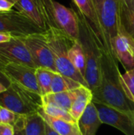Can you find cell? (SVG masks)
<instances>
[{"label":"cell","instance_id":"obj_1","mask_svg":"<svg viewBox=\"0 0 134 135\" xmlns=\"http://www.w3.org/2000/svg\"><path fill=\"white\" fill-rule=\"evenodd\" d=\"M118 60L111 49L102 46L100 82L93 93L92 101L111 107L133 116L134 104L126 95L122 83Z\"/></svg>","mask_w":134,"mask_h":135},{"label":"cell","instance_id":"obj_2","mask_svg":"<svg viewBox=\"0 0 134 135\" xmlns=\"http://www.w3.org/2000/svg\"><path fill=\"white\" fill-rule=\"evenodd\" d=\"M79 21V41L82 45L86 59V70L85 79L92 90L95 93L100 86V69L102 56V43L89 21L83 16L77 8L72 3Z\"/></svg>","mask_w":134,"mask_h":135},{"label":"cell","instance_id":"obj_3","mask_svg":"<svg viewBox=\"0 0 134 135\" xmlns=\"http://www.w3.org/2000/svg\"><path fill=\"white\" fill-rule=\"evenodd\" d=\"M44 33L53 54L57 72L62 75L70 78L88 88L85 78L73 66L69 58V50L74 41L65 32L53 27L49 28Z\"/></svg>","mask_w":134,"mask_h":135},{"label":"cell","instance_id":"obj_4","mask_svg":"<svg viewBox=\"0 0 134 135\" xmlns=\"http://www.w3.org/2000/svg\"><path fill=\"white\" fill-rule=\"evenodd\" d=\"M0 105L17 115H32L42 108V96L12 82L6 90L0 94Z\"/></svg>","mask_w":134,"mask_h":135},{"label":"cell","instance_id":"obj_5","mask_svg":"<svg viewBox=\"0 0 134 135\" xmlns=\"http://www.w3.org/2000/svg\"><path fill=\"white\" fill-rule=\"evenodd\" d=\"M50 28L53 27L65 32L73 41L79 40V21L74 11L55 0H44Z\"/></svg>","mask_w":134,"mask_h":135},{"label":"cell","instance_id":"obj_6","mask_svg":"<svg viewBox=\"0 0 134 135\" xmlns=\"http://www.w3.org/2000/svg\"><path fill=\"white\" fill-rule=\"evenodd\" d=\"M0 32L24 38L45 31L17 10H10L0 12Z\"/></svg>","mask_w":134,"mask_h":135},{"label":"cell","instance_id":"obj_7","mask_svg":"<svg viewBox=\"0 0 134 135\" xmlns=\"http://www.w3.org/2000/svg\"><path fill=\"white\" fill-rule=\"evenodd\" d=\"M23 39L36 68L44 67L57 72L53 54L48 45L44 32L31 34Z\"/></svg>","mask_w":134,"mask_h":135},{"label":"cell","instance_id":"obj_8","mask_svg":"<svg viewBox=\"0 0 134 135\" xmlns=\"http://www.w3.org/2000/svg\"><path fill=\"white\" fill-rule=\"evenodd\" d=\"M93 2L103 32L111 44V40L119 32L120 0H93Z\"/></svg>","mask_w":134,"mask_h":135},{"label":"cell","instance_id":"obj_9","mask_svg":"<svg viewBox=\"0 0 134 135\" xmlns=\"http://www.w3.org/2000/svg\"><path fill=\"white\" fill-rule=\"evenodd\" d=\"M103 123L115 127L126 135H134V118L127 113L111 107L92 101Z\"/></svg>","mask_w":134,"mask_h":135},{"label":"cell","instance_id":"obj_10","mask_svg":"<svg viewBox=\"0 0 134 135\" xmlns=\"http://www.w3.org/2000/svg\"><path fill=\"white\" fill-rule=\"evenodd\" d=\"M0 56L8 62L20 63L36 68L23 37L13 36L10 40L0 44Z\"/></svg>","mask_w":134,"mask_h":135},{"label":"cell","instance_id":"obj_11","mask_svg":"<svg viewBox=\"0 0 134 135\" xmlns=\"http://www.w3.org/2000/svg\"><path fill=\"white\" fill-rule=\"evenodd\" d=\"M16 9L44 31L50 28L44 0H9Z\"/></svg>","mask_w":134,"mask_h":135},{"label":"cell","instance_id":"obj_12","mask_svg":"<svg viewBox=\"0 0 134 135\" xmlns=\"http://www.w3.org/2000/svg\"><path fill=\"white\" fill-rule=\"evenodd\" d=\"M36 69L24 64L9 62L6 66L4 71L11 82L17 83L32 92L40 94L36 77Z\"/></svg>","mask_w":134,"mask_h":135},{"label":"cell","instance_id":"obj_13","mask_svg":"<svg viewBox=\"0 0 134 135\" xmlns=\"http://www.w3.org/2000/svg\"><path fill=\"white\" fill-rule=\"evenodd\" d=\"M72 3L89 21L92 27L93 28L96 33L97 34L102 44L104 47L111 49V45L110 42L107 40L103 32L101 24L99 21L93 0H72Z\"/></svg>","mask_w":134,"mask_h":135},{"label":"cell","instance_id":"obj_14","mask_svg":"<svg viewBox=\"0 0 134 135\" xmlns=\"http://www.w3.org/2000/svg\"><path fill=\"white\" fill-rule=\"evenodd\" d=\"M15 131L23 135H46L45 121L37 112L28 115H18L15 124Z\"/></svg>","mask_w":134,"mask_h":135},{"label":"cell","instance_id":"obj_15","mask_svg":"<svg viewBox=\"0 0 134 135\" xmlns=\"http://www.w3.org/2000/svg\"><path fill=\"white\" fill-rule=\"evenodd\" d=\"M112 51L126 70L134 68V54L127 39L120 32L111 40Z\"/></svg>","mask_w":134,"mask_h":135},{"label":"cell","instance_id":"obj_16","mask_svg":"<svg viewBox=\"0 0 134 135\" xmlns=\"http://www.w3.org/2000/svg\"><path fill=\"white\" fill-rule=\"evenodd\" d=\"M79 131L81 135H96L99 127L103 124L98 110L92 101L81 117L77 121Z\"/></svg>","mask_w":134,"mask_h":135},{"label":"cell","instance_id":"obj_17","mask_svg":"<svg viewBox=\"0 0 134 135\" xmlns=\"http://www.w3.org/2000/svg\"><path fill=\"white\" fill-rule=\"evenodd\" d=\"M92 92L88 87L81 85L75 89V97L70 108V113L76 121L78 120L88 105L92 101Z\"/></svg>","mask_w":134,"mask_h":135},{"label":"cell","instance_id":"obj_18","mask_svg":"<svg viewBox=\"0 0 134 135\" xmlns=\"http://www.w3.org/2000/svg\"><path fill=\"white\" fill-rule=\"evenodd\" d=\"M38 113L44 121L59 135H81L77 123H72L65 119L50 116L44 113L42 108L38 111Z\"/></svg>","mask_w":134,"mask_h":135},{"label":"cell","instance_id":"obj_19","mask_svg":"<svg viewBox=\"0 0 134 135\" xmlns=\"http://www.w3.org/2000/svg\"><path fill=\"white\" fill-rule=\"evenodd\" d=\"M75 97V89L57 93H49L42 97L43 104H49L62 108L70 112L73 101Z\"/></svg>","mask_w":134,"mask_h":135},{"label":"cell","instance_id":"obj_20","mask_svg":"<svg viewBox=\"0 0 134 135\" xmlns=\"http://www.w3.org/2000/svg\"><path fill=\"white\" fill-rule=\"evenodd\" d=\"M119 32L134 39V15L128 7L120 0L118 13Z\"/></svg>","mask_w":134,"mask_h":135},{"label":"cell","instance_id":"obj_21","mask_svg":"<svg viewBox=\"0 0 134 135\" xmlns=\"http://www.w3.org/2000/svg\"><path fill=\"white\" fill-rule=\"evenodd\" d=\"M69 58L73 66L85 78L86 70V59L84 49L79 40L73 43L69 50Z\"/></svg>","mask_w":134,"mask_h":135},{"label":"cell","instance_id":"obj_22","mask_svg":"<svg viewBox=\"0 0 134 135\" xmlns=\"http://www.w3.org/2000/svg\"><path fill=\"white\" fill-rule=\"evenodd\" d=\"M81 85H82L80 82L55 72L54 74L51 83V93H57L61 92L71 91L78 89Z\"/></svg>","mask_w":134,"mask_h":135},{"label":"cell","instance_id":"obj_23","mask_svg":"<svg viewBox=\"0 0 134 135\" xmlns=\"http://www.w3.org/2000/svg\"><path fill=\"white\" fill-rule=\"evenodd\" d=\"M55 72L44 67H37L36 69V77L37 84L42 97L51 93V83Z\"/></svg>","mask_w":134,"mask_h":135},{"label":"cell","instance_id":"obj_24","mask_svg":"<svg viewBox=\"0 0 134 135\" xmlns=\"http://www.w3.org/2000/svg\"><path fill=\"white\" fill-rule=\"evenodd\" d=\"M42 110L44 112V113H46L47 115H48L50 116L65 119V120H67V121L72 122V123H77V121L72 117V115H70V113L68 111H66L62 108L57 107L55 105L49 104H43Z\"/></svg>","mask_w":134,"mask_h":135},{"label":"cell","instance_id":"obj_25","mask_svg":"<svg viewBox=\"0 0 134 135\" xmlns=\"http://www.w3.org/2000/svg\"><path fill=\"white\" fill-rule=\"evenodd\" d=\"M121 83L126 95L134 104V68L122 74Z\"/></svg>","mask_w":134,"mask_h":135},{"label":"cell","instance_id":"obj_26","mask_svg":"<svg viewBox=\"0 0 134 135\" xmlns=\"http://www.w3.org/2000/svg\"><path fill=\"white\" fill-rule=\"evenodd\" d=\"M18 115L11 110L0 105V123L14 125Z\"/></svg>","mask_w":134,"mask_h":135},{"label":"cell","instance_id":"obj_27","mask_svg":"<svg viewBox=\"0 0 134 135\" xmlns=\"http://www.w3.org/2000/svg\"><path fill=\"white\" fill-rule=\"evenodd\" d=\"M8 63L9 62H8L6 59H4L2 57L0 56V82H2L6 87H8L12 83L4 71V69Z\"/></svg>","mask_w":134,"mask_h":135},{"label":"cell","instance_id":"obj_28","mask_svg":"<svg viewBox=\"0 0 134 135\" xmlns=\"http://www.w3.org/2000/svg\"><path fill=\"white\" fill-rule=\"evenodd\" d=\"M0 135H15L14 127L11 124L0 123Z\"/></svg>","mask_w":134,"mask_h":135},{"label":"cell","instance_id":"obj_29","mask_svg":"<svg viewBox=\"0 0 134 135\" xmlns=\"http://www.w3.org/2000/svg\"><path fill=\"white\" fill-rule=\"evenodd\" d=\"M14 4L9 0H0V12H7L12 10Z\"/></svg>","mask_w":134,"mask_h":135},{"label":"cell","instance_id":"obj_30","mask_svg":"<svg viewBox=\"0 0 134 135\" xmlns=\"http://www.w3.org/2000/svg\"><path fill=\"white\" fill-rule=\"evenodd\" d=\"M12 37L13 36L9 33L0 32V44H2V43H5V42L10 40Z\"/></svg>","mask_w":134,"mask_h":135},{"label":"cell","instance_id":"obj_31","mask_svg":"<svg viewBox=\"0 0 134 135\" xmlns=\"http://www.w3.org/2000/svg\"><path fill=\"white\" fill-rule=\"evenodd\" d=\"M134 15V0H121Z\"/></svg>","mask_w":134,"mask_h":135},{"label":"cell","instance_id":"obj_32","mask_svg":"<svg viewBox=\"0 0 134 135\" xmlns=\"http://www.w3.org/2000/svg\"><path fill=\"white\" fill-rule=\"evenodd\" d=\"M45 129H46V135H59L55 131H54L51 126H49L46 122H45Z\"/></svg>","mask_w":134,"mask_h":135},{"label":"cell","instance_id":"obj_33","mask_svg":"<svg viewBox=\"0 0 134 135\" xmlns=\"http://www.w3.org/2000/svg\"><path fill=\"white\" fill-rule=\"evenodd\" d=\"M124 36V35H123ZM126 39H127V40H128V42H129V44H130V47H131V48H132V50H133V52L134 54V39L133 38H130V37H129V36H124Z\"/></svg>","mask_w":134,"mask_h":135},{"label":"cell","instance_id":"obj_34","mask_svg":"<svg viewBox=\"0 0 134 135\" xmlns=\"http://www.w3.org/2000/svg\"><path fill=\"white\" fill-rule=\"evenodd\" d=\"M6 89H7V87H6V85H4L2 82H0V94H1L2 93L5 92V91L6 90Z\"/></svg>","mask_w":134,"mask_h":135},{"label":"cell","instance_id":"obj_35","mask_svg":"<svg viewBox=\"0 0 134 135\" xmlns=\"http://www.w3.org/2000/svg\"><path fill=\"white\" fill-rule=\"evenodd\" d=\"M15 135H23L20 131H15Z\"/></svg>","mask_w":134,"mask_h":135},{"label":"cell","instance_id":"obj_36","mask_svg":"<svg viewBox=\"0 0 134 135\" xmlns=\"http://www.w3.org/2000/svg\"><path fill=\"white\" fill-rule=\"evenodd\" d=\"M133 118H134V113H133Z\"/></svg>","mask_w":134,"mask_h":135}]
</instances>
